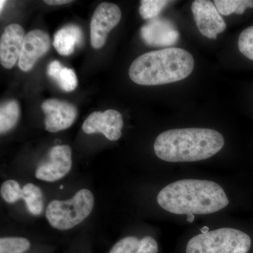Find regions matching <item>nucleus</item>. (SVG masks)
Returning <instances> with one entry per match:
<instances>
[{"mask_svg": "<svg viewBox=\"0 0 253 253\" xmlns=\"http://www.w3.org/2000/svg\"><path fill=\"white\" fill-rule=\"evenodd\" d=\"M158 204L176 214H212L229 204L225 191L214 181L186 179L168 184L160 191Z\"/></svg>", "mask_w": 253, "mask_h": 253, "instance_id": "obj_1", "label": "nucleus"}, {"mask_svg": "<svg viewBox=\"0 0 253 253\" xmlns=\"http://www.w3.org/2000/svg\"><path fill=\"white\" fill-rule=\"evenodd\" d=\"M224 146L219 131L208 128H181L163 131L155 141L154 152L167 162H195L217 154Z\"/></svg>", "mask_w": 253, "mask_h": 253, "instance_id": "obj_2", "label": "nucleus"}, {"mask_svg": "<svg viewBox=\"0 0 253 253\" xmlns=\"http://www.w3.org/2000/svg\"><path fill=\"white\" fill-rule=\"evenodd\" d=\"M194 59L181 48H166L136 58L129 69L131 81L140 85L169 84L189 77L194 69Z\"/></svg>", "mask_w": 253, "mask_h": 253, "instance_id": "obj_3", "label": "nucleus"}, {"mask_svg": "<svg viewBox=\"0 0 253 253\" xmlns=\"http://www.w3.org/2000/svg\"><path fill=\"white\" fill-rule=\"evenodd\" d=\"M251 247L249 234L233 228H221L190 239L184 253H249Z\"/></svg>", "mask_w": 253, "mask_h": 253, "instance_id": "obj_4", "label": "nucleus"}, {"mask_svg": "<svg viewBox=\"0 0 253 253\" xmlns=\"http://www.w3.org/2000/svg\"><path fill=\"white\" fill-rule=\"evenodd\" d=\"M94 198L89 190H79L67 201L54 200L46 210L50 225L59 230H68L89 217L94 208Z\"/></svg>", "mask_w": 253, "mask_h": 253, "instance_id": "obj_5", "label": "nucleus"}, {"mask_svg": "<svg viewBox=\"0 0 253 253\" xmlns=\"http://www.w3.org/2000/svg\"><path fill=\"white\" fill-rule=\"evenodd\" d=\"M122 17L121 9L113 3H101L95 10L90 24L91 44L94 49H101L108 35L119 23Z\"/></svg>", "mask_w": 253, "mask_h": 253, "instance_id": "obj_6", "label": "nucleus"}, {"mask_svg": "<svg viewBox=\"0 0 253 253\" xmlns=\"http://www.w3.org/2000/svg\"><path fill=\"white\" fill-rule=\"evenodd\" d=\"M72 168V150L68 145H57L48 153L47 160L38 166L37 179L53 182L67 175Z\"/></svg>", "mask_w": 253, "mask_h": 253, "instance_id": "obj_7", "label": "nucleus"}, {"mask_svg": "<svg viewBox=\"0 0 253 253\" xmlns=\"http://www.w3.org/2000/svg\"><path fill=\"white\" fill-rule=\"evenodd\" d=\"M1 198L9 204H14L20 199L24 200L28 211L33 215H40L44 210V199L41 189L38 186L28 183L21 188L14 179L4 181L0 189Z\"/></svg>", "mask_w": 253, "mask_h": 253, "instance_id": "obj_8", "label": "nucleus"}, {"mask_svg": "<svg viewBox=\"0 0 253 253\" xmlns=\"http://www.w3.org/2000/svg\"><path fill=\"white\" fill-rule=\"evenodd\" d=\"M196 26L203 36L216 40L217 35L225 31V21L214 5L208 0H196L191 5Z\"/></svg>", "mask_w": 253, "mask_h": 253, "instance_id": "obj_9", "label": "nucleus"}, {"mask_svg": "<svg viewBox=\"0 0 253 253\" xmlns=\"http://www.w3.org/2000/svg\"><path fill=\"white\" fill-rule=\"evenodd\" d=\"M124 126L122 115L114 109L104 112L91 113L83 125V130L87 134L101 133L110 141H117L122 136Z\"/></svg>", "mask_w": 253, "mask_h": 253, "instance_id": "obj_10", "label": "nucleus"}, {"mask_svg": "<svg viewBox=\"0 0 253 253\" xmlns=\"http://www.w3.org/2000/svg\"><path fill=\"white\" fill-rule=\"evenodd\" d=\"M41 108L45 116L46 130L49 132H58L68 129L77 118V109L68 101L47 99L42 104Z\"/></svg>", "mask_w": 253, "mask_h": 253, "instance_id": "obj_11", "label": "nucleus"}, {"mask_svg": "<svg viewBox=\"0 0 253 253\" xmlns=\"http://www.w3.org/2000/svg\"><path fill=\"white\" fill-rule=\"evenodd\" d=\"M141 37L148 46H170L179 39V33L175 25L166 18H156L144 25L141 29Z\"/></svg>", "mask_w": 253, "mask_h": 253, "instance_id": "obj_12", "label": "nucleus"}, {"mask_svg": "<svg viewBox=\"0 0 253 253\" xmlns=\"http://www.w3.org/2000/svg\"><path fill=\"white\" fill-rule=\"evenodd\" d=\"M51 40L48 33L42 30H33L25 37L18 60V67L24 72L31 71L41 57L49 51Z\"/></svg>", "mask_w": 253, "mask_h": 253, "instance_id": "obj_13", "label": "nucleus"}, {"mask_svg": "<svg viewBox=\"0 0 253 253\" xmlns=\"http://www.w3.org/2000/svg\"><path fill=\"white\" fill-rule=\"evenodd\" d=\"M25 37L24 30L16 23L4 28L0 41V62L6 69L14 67L19 60Z\"/></svg>", "mask_w": 253, "mask_h": 253, "instance_id": "obj_14", "label": "nucleus"}, {"mask_svg": "<svg viewBox=\"0 0 253 253\" xmlns=\"http://www.w3.org/2000/svg\"><path fill=\"white\" fill-rule=\"evenodd\" d=\"M159 247L156 240L146 236L139 239L129 236L116 243L109 253H158Z\"/></svg>", "mask_w": 253, "mask_h": 253, "instance_id": "obj_15", "label": "nucleus"}, {"mask_svg": "<svg viewBox=\"0 0 253 253\" xmlns=\"http://www.w3.org/2000/svg\"><path fill=\"white\" fill-rule=\"evenodd\" d=\"M83 41V32L76 25H67L59 30L54 36L53 45L60 55L69 56Z\"/></svg>", "mask_w": 253, "mask_h": 253, "instance_id": "obj_16", "label": "nucleus"}, {"mask_svg": "<svg viewBox=\"0 0 253 253\" xmlns=\"http://www.w3.org/2000/svg\"><path fill=\"white\" fill-rule=\"evenodd\" d=\"M19 104L16 100H9L0 106V133L5 134L14 129L19 121Z\"/></svg>", "mask_w": 253, "mask_h": 253, "instance_id": "obj_17", "label": "nucleus"}, {"mask_svg": "<svg viewBox=\"0 0 253 253\" xmlns=\"http://www.w3.org/2000/svg\"><path fill=\"white\" fill-rule=\"evenodd\" d=\"M213 2L223 16H229L234 13L243 14L247 8H253V0H215Z\"/></svg>", "mask_w": 253, "mask_h": 253, "instance_id": "obj_18", "label": "nucleus"}, {"mask_svg": "<svg viewBox=\"0 0 253 253\" xmlns=\"http://www.w3.org/2000/svg\"><path fill=\"white\" fill-rule=\"evenodd\" d=\"M30 240L17 236L0 239V253H27L31 249Z\"/></svg>", "mask_w": 253, "mask_h": 253, "instance_id": "obj_19", "label": "nucleus"}, {"mask_svg": "<svg viewBox=\"0 0 253 253\" xmlns=\"http://www.w3.org/2000/svg\"><path fill=\"white\" fill-rule=\"evenodd\" d=\"M169 1L166 0H142L139 6V11L141 17L144 20L154 19L166 7Z\"/></svg>", "mask_w": 253, "mask_h": 253, "instance_id": "obj_20", "label": "nucleus"}, {"mask_svg": "<svg viewBox=\"0 0 253 253\" xmlns=\"http://www.w3.org/2000/svg\"><path fill=\"white\" fill-rule=\"evenodd\" d=\"M55 81L63 91L71 92L76 89L78 79L76 73L71 68L63 67Z\"/></svg>", "mask_w": 253, "mask_h": 253, "instance_id": "obj_21", "label": "nucleus"}, {"mask_svg": "<svg viewBox=\"0 0 253 253\" xmlns=\"http://www.w3.org/2000/svg\"><path fill=\"white\" fill-rule=\"evenodd\" d=\"M238 46L241 54L253 61V26L246 28L240 34Z\"/></svg>", "mask_w": 253, "mask_h": 253, "instance_id": "obj_22", "label": "nucleus"}, {"mask_svg": "<svg viewBox=\"0 0 253 253\" xmlns=\"http://www.w3.org/2000/svg\"><path fill=\"white\" fill-rule=\"evenodd\" d=\"M63 68L62 64L59 61H51L47 67V75L55 81Z\"/></svg>", "mask_w": 253, "mask_h": 253, "instance_id": "obj_23", "label": "nucleus"}, {"mask_svg": "<svg viewBox=\"0 0 253 253\" xmlns=\"http://www.w3.org/2000/svg\"><path fill=\"white\" fill-rule=\"evenodd\" d=\"M71 1H70V0H46L44 2L48 5L56 6V5L68 4V3L71 2Z\"/></svg>", "mask_w": 253, "mask_h": 253, "instance_id": "obj_24", "label": "nucleus"}, {"mask_svg": "<svg viewBox=\"0 0 253 253\" xmlns=\"http://www.w3.org/2000/svg\"><path fill=\"white\" fill-rule=\"evenodd\" d=\"M6 1H4V0H1L0 1V10H1V12L2 11L3 8H4L5 4H6Z\"/></svg>", "mask_w": 253, "mask_h": 253, "instance_id": "obj_25", "label": "nucleus"}, {"mask_svg": "<svg viewBox=\"0 0 253 253\" xmlns=\"http://www.w3.org/2000/svg\"><path fill=\"white\" fill-rule=\"evenodd\" d=\"M208 231H208V228L204 227V229H202V230H201V233H206V232H208Z\"/></svg>", "mask_w": 253, "mask_h": 253, "instance_id": "obj_26", "label": "nucleus"}]
</instances>
